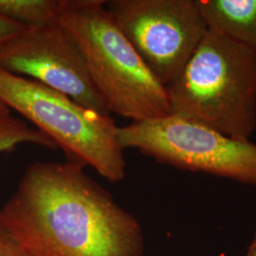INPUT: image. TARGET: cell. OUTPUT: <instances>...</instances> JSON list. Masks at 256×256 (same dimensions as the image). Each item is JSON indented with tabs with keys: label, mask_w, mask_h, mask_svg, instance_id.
<instances>
[{
	"label": "cell",
	"mask_w": 256,
	"mask_h": 256,
	"mask_svg": "<svg viewBox=\"0 0 256 256\" xmlns=\"http://www.w3.org/2000/svg\"><path fill=\"white\" fill-rule=\"evenodd\" d=\"M21 144L57 149L54 142L37 128L10 115H0V152H9Z\"/></svg>",
	"instance_id": "obj_10"
},
{
	"label": "cell",
	"mask_w": 256,
	"mask_h": 256,
	"mask_svg": "<svg viewBox=\"0 0 256 256\" xmlns=\"http://www.w3.org/2000/svg\"><path fill=\"white\" fill-rule=\"evenodd\" d=\"M122 149L134 148L162 164L256 186V144L174 115L118 128Z\"/></svg>",
	"instance_id": "obj_5"
},
{
	"label": "cell",
	"mask_w": 256,
	"mask_h": 256,
	"mask_svg": "<svg viewBox=\"0 0 256 256\" xmlns=\"http://www.w3.org/2000/svg\"><path fill=\"white\" fill-rule=\"evenodd\" d=\"M27 30L24 25L0 14V46Z\"/></svg>",
	"instance_id": "obj_12"
},
{
	"label": "cell",
	"mask_w": 256,
	"mask_h": 256,
	"mask_svg": "<svg viewBox=\"0 0 256 256\" xmlns=\"http://www.w3.org/2000/svg\"><path fill=\"white\" fill-rule=\"evenodd\" d=\"M0 68L61 92L86 108L110 115L82 52L59 20L28 28L0 46Z\"/></svg>",
	"instance_id": "obj_7"
},
{
	"label": "cell",
	"mask_w": 256,
	"mask_h": 256,
	"mask_svg": "<svg viewBox=\"0 0 256 256\" xmlns=\"http://www.w3.org/2000/svg\"><path fill=\"white\" fill-rule=\"evenodd\" d=\"M0 256H30L22 248L0 220Z\"/></svg>",
	"instance_id": "obj_11"
},
{
	"label": "cell",
	"mask_w": 256,
	"mask_h": 256,
	"mask_svg": "<svg viewBox=\"0 0 256 256\" xmlns=\"http://www.w3.org/2000/svg\"><path fill=\"white\" fill-rule=\"evenodd\" d=\"M106 9L165 88L182 74L208 32L196 0H110Z\"/></svg>",
	"instance_id": "obj_6"
},
{
	"label": "cell",
	"mask_w": 256,
	"mask_h": 256,
	"mask_svg": "<svg viewBox=\"0 0 256 256\" xmlns=\"http://www.w3.org/2000/svg\"><path fill=\"white\" fill-rule=\"evenodd\" d=\"M82 165L34 162L0 210V220L30 256H142L134 216Z\"/></svg>",
	"instance_id": "obj_1"
},
{
	"label": "cell",
	"mask_w": 256,
	"mask_h": 256,
	"mask_svg": "<svg viewBox=\"0 0 256 256\" xmlns=\"http://www.w3.org/2000/svg\"><path fill=\"white\" fill-rule=\"evenodd\" d=\"M62 0H0V14L27 28L58 20Z\"/></svg>",
	"instance_id": "obj_9"
},
{
	"label": "cell",
	"mask_w": 256,
	"mask_h": 256,
	"mask_svg": "<svg viewBox=\"0 0 256 256\" xmlns=\"http://www.w3.org/2000/svg\"><path fill=\"white\" fill-rule=\"evenodd\" d=\"M58 20L82 52L110 113L138 122L170 114L166 88L114 22L102 0H62Z\"/></svg>",
	"instance_id": "obj_3"
},
{
	"label": "cell",
	"mask_w": 256,
	"mask_h": 256,
	"mask_svg": "<svg viewBox=\"0 0 256 256\" xmlns=\"http://www.w3.org/2000/svg\"><path fill=\"white\" fill-rule=\"evenodd\" d=\"M247 256H256V236L248 248Z\"/></svg>",
	"instance_id": "obj_14"
},
{
	"label": "cell",
	"mask_w": 256,
	"mask_h": 256,
	"mask_svg": "<svg viewBox=\"0 0 256 256\" xmlns=\"http://www.w3.org/2000/svg\"><path fill=\"white\" fill-rule=\"evenodd\" d=\"M0 100L46 134L68 162L88 165L110 182L126 176V162L110 115L86 108L61 92L0 68Z\"/></svg>",
	"instance_id": "obj_4"
},
{
	"label": "cell",
	"mask_w": 256,
	"mask_h": 256,
	"mask_svg": "<svg viewBox=\"0 0 256 256\" xmlns=\"http://www.w3.org/2000/svg\"><path fill=\"white\" fill-rule=\"evenodd\" d=\"M10 110L0 100V115H10Z\"/></svg>",
	"instance_id": "obj_13"
},
{
	"label": "cell",
	"mask_w": 256,
	"mask_h": 256,
	"mask_svg": "<svg viewBox=\"0 0 256 256\" xmlns=\"http://www.w3.org/2000/svg\"><path fill=\"white\" fill-rule=\"evenodd\" d=\"M170 114L238 140L256 129V52L209 30L166 88Z\"/></svg>",
	"instance_id": "obj_2"
},
{
	"label": "cell",
	"mask_w": 256,
	"mask_h": 256,
	"mask_svg": "<svg viewBox=\"0 0 256 256\" xmlns=\"http://www.w3.org/2000/svg\"><path fill=\"white\" fill-rule=\"evenodd\" d=\"M209 30L256 52V0H196Z\"/></svg>",
	"instance_id": "obj_8"
}]
</instances>
